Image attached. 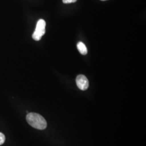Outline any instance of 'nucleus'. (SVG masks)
<instances>
[{
	"mask_svg": "<svg viewBox=\"0 0 146 146\" xmlns=\"http://www.w3.org/2000/svg\"><path fill=\"white\" fill-rule=\"evenodd\" d=\"M5 136L3 133L0 132V146L3 145L5 143Z\"/></svg>",
	"mask_w": 146,
	"mask_h": 146,
	"instance_id": "39448f33",
	"label": "nucleus"
},
{
	"mask_svg": "<svg viewBox=\"0 0 146 146\" xmlns=\"http://www.w3.org/2000/svg\"><path fill=\"white\" fill-rule=\"evenodd\" d=\"M46 22L43 19H40L37 21L35 31L32 35V37L34 40L40 41L41 39L42 36L46 33Z\"/></svg>",
	"mask_w": 146,
	"mask_h": 146,
	"instance_id": "f03ea898",
	"label": "nucleus"
},
{
	"mask_svg": "<svg viewBox=\"0 0 146 146\" xmlns=\"http://www.w3.org/2000/svg\"><path fill=\"white\" fill-rule=\"evenodd\" d=\"M76 83L78 87L81 90H86L88 88V80L84 75H79L77 76Z\"/></svg>",
	"mask_w": 146,
	"mask_h": 146,
	"instance_id": "7ed1b4c3",
	"label": "nucleus"
},
{
	"mask_svg": "<svg viewBox=\"0 0 146 146\" xmlns=\"http://www.w3.org/2000/svg\"><path fill=\"white\" fill-rule=\"evenodd\" d=\"M77 0H62L63 2L64 3L67 4V3H74L76 2Z\"/></svg>",
	"mask_w": 146,
	"mask_h": 146,
	"instance_id": "423d86ee",
	"label": "nucleus"
},
{
	"mask_svg": "<svg viewBox=\"0 0 146 146\" xmlns=\"http://www.w3.org/2000/svg\"><path fill=\"white\" fill-rule=\"evenodd\" d=\"M101 1H107V0H101Z\"/></svg>",
	"mask_w": 146,
	"mask_h": 146,
	"instance_id": "0eeeda50",
	"label": "nucleus"
},
{
	"mask_svg": "<svg viewBox=\"0 0 146 146\" xmlns=\"http://www.w3.org/2000/svg\"><path fill=\"white\" fill-rule=\"evenodd\" d=\"M27 122L31 127L39 130H43L47 127V122L44 118L35 113H28L26 116Z\"/></svg>",
	"mask_w": 146,
	"mask_h": 146,
	"instance_id": "f257e3e1",
	"label": "nucleus"
},
{
	"mask_svg": "<svg viewBox=\"0 0 146 146\" xmlns=\"http://www.w3.org/2000/svg\"><path fill=\"white\" fill-rule=\"evenodd\" d=\"M77 48L79 52H80L82 55H86L87 54L88 51H87V47L83 42H78L77 44Z\"/></svg>",
	"mask_w": 146,
	"mask_h": 146,
	"instance_id": "20e7f679",
	"label": "nucleus"
}]
</instances>
